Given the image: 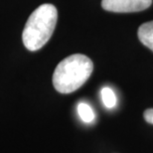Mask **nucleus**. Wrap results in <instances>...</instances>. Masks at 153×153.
Segmentation results:
<instances>
[{
  "mask_svg": "<svg viewBox=\"0 0 153 153\" xmlns=\"http://www.w3.org/2000/svg\"><path fill=\"white\" fill-rule=\"evenodd\" d=\"M94 64L88 57L75 54L58 64L53 74V85L61 94H71L79 88L91 76Z\"/></svg>",
  "mask_w": 153,
  "mask_h": 153,
  "instance_id": "nucleus-1",
  "label": "nucleus"
},
{
  "mask_svg": "<svg viewBox=\"0 0 153 153\" xmlns=\"http://www.w3.org/2000/svg\"><path fill=\"white\" fill-rule=\"evenodd\" d=\"M58 20L57 8L53 4H43L32 12L24 27L22 40L29 51L40 50L53 35Z\"/></svg>",
  "mask_w": 153,
  "mask_h": 153,
  "instance_id": "nucleus-2",
  "label": "nucleus"
},
{
  "mask_svg": "<svg viewBox=\"0 0 153 153\" xmlns=\"http://www.w3.org/2000/svg\"><path fill=\"white\" fill-rule=\"evenodd\" d=\"M152 0H102V6L106 11L116 13L138 12L147 9Z\"/></svg>",
  "mask_w": 153,
  "mask_h": 153,
  "instance_id": "nucleus-3",
  "label": "nucleus"
},
{
  "mask_svg": "<svg viewBox=\"0 0 153 153\" xmlns=\"http://www.w3.org/2000/svg\"><path fill=\"white\" fill-rule=\"evenodd\" d=\"M140 42L153 52V21L143 23L137 32Z\"/></svg>",
  "mask_w": 153,
  "mask_h": 153,
  "instance_id": "nucleus-4",
  "label": "nucleus"
},
{
  "mask_svg": "<svg viewBox=\"0 0 153 153\" xmlns=\"http://www.w3.org/2000/svg\"><path fill=\"white\" fill-rule=\"evenodd\" d=\"M76 109H78L79 116L85 123H91L96 118V114H94L93 108L87 102H79Z\"/></svg>",
  "mask_w": 153,
  "mask_h": 153,
  "instance_id": "nucleus-5",
  "label": "nucleus"
},
{
  "mask_svg": "<svg viewBox=\"0 0 153 153\" xmlns=\"http://www.w3.org/2000/svg\"><path fill=\"white\" fill-rule=\"evenodd\" d=\"M100 97L105 108H112L116 105V96L114 90L108 87H105L100 91Z\"/></svg>",
  "mask_w": 153,
  "mask_h": 153,
  "instance_id": "nucleus-6",
  "label": "nucleus"
},
{
  "mask_svg": "<svg viewBox=\"0 0 153 153\" xmlns=\"http://www.w3.org/2000/svg\"><path fill=\"white\" fill-rule=\"evenodd\" d=\"M143 116H144V119L146 122L153 124V108L146 109L144 111V114H143Z\"/></svg>",
  "mask_w": 153,
  "mask_h": 153,
  "instance_id": "nucleus-7",
  "label": "nucleus"
}]
</instances>
